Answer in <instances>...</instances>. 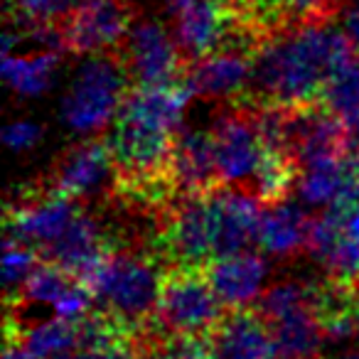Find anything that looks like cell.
<instances>
[{"label":"cell","instance_id":"cell-1","mask_svg":"<svg viewBox=\"0 0 359 359\" xmlns=\"http://www.w3.org/2000/svg\"><path fill=\"white\" fill-rule=\"evenodd\" d=\"M192 91L187 84L130 86L109 140L116 200L128 207L165 210L177 197L170 177L172 148Z\"/></svg>","mask_w":359,"mask_h":359},{"label":"cell","instance_id":"cell-2","mask_svg":"<svg viewBox=\"0 0 359 359\" xmlns=\"http://www.w3.org/2000/svg\"><path fill=\"white\" fill-rule=\"evenodd\" d=\"M354 52L352 40L330 20L288 27L256 52L244 96L269 106L315 104L330 74Z\"/></svg>","mask_w":359,"mask_h":359},{"label":"cell","instance_id":"cell-3","mask_svg":"<svg viewBox=\"0 0 359 359\" xmlns=\"http://www.w3.org/2000/svg\"><path fill=\"white\" fill-rule=\"evenodd\" d=\"M163 276L153 256L114 249L84 285L99 310L143 332L158 310Z\"/></svg>","mask_w":359,"mask_h":359},{"label":"cell","instance_id":"cell-4","mask_svg":"<svg viewBox=\"0 0 359 359\" xmlns=\"http://www.w3.org/2000/svg\"><path fill=\"white\" fill-rule=\"evenodd\" d=\"M128 89L130 76L123 52L91 55L81 62L69 84L62 104V118L74 133L101 130L111 118H116Z\"/></svg>","mask_w":359,"mask_h":359},{"label":"cell","instance_id":"cell-5","mask_svg":"<svg viewBox=\"0 0 359 359\" xmlns=\"http://www.w3.org/2000/svg\"><path fill=\"white\" fill-rule=\"evenodd\" d=\"M224 313L205 269H168L158 310L145 330L168 337H210Z\"/></svg>","mask_w":359,"mask_h":359},{"label":"cell","instance_id":"cell-6","mask_svg":"<svg viewBox=\"0 0 359 359\" xmlns=\"http://www.w3.org/2000/svg\"><path fill=\"white\" fill-rule=\"evenodd\" d=\"M215 140V158L219 182L249 192L259 165L266 155V143L256 118V109L246 96L229 99L226 109L210 128Z\"/></svg>","mask_w":359,"mask_h":359},{"label":"cell","instance_id":"cell-7","mask_svg":"<svg viewBox=\"0 0 359 359\" xmlns=\"http://www.w3.org/2000/svg\"><path fill=\"white\" fill-rule=\"evenodd\" d=\"M130 86H172L185 84L187 60L180 52L172 32L160 20H138L130 25L123 45Z\"/></svg>","mask_w":359,"mask_h":359},{"label":"cell","instance_id":"cell-8","mask_svg":"<svg viewBox=\"0 0 359 359\" xmlns=\"http://www.w3.org/2000/svg\"><path fill=\"white\" fill-rule=\"evenodd\" d=\"M170 20L172 37L187 65L226 47L239 30V18L229 0H177Z\"/></svg>","mask_w":359,"mask_h":359},{"label":"cell","instance_id":"cell-9","mask_svg":"<svg viewBox=\"0 0 359 359\" xmlns=\"http://www.w3.org/2000/svg\"><path fill=\"white\" fill-rule=\"evenodd\" d=\"M79 212L76 200L57 195L45 185L30 187V190L18 192L15 202H8L6 236H15L35 246L37 254H42L69 229Z\"/></svg>","mask_w":359,"mask_h":359},{"label":"cell","instance_id":"cell-10","mask_svg":"<svg viewBox=\"0 0 359 359\" xmlns=\"http://www.w3.org/2000/svg\"><path fill=\"white\" fill-rule=\"evenodd\" d=\"M130 25L128 0H79L60 27L67 50L91 57L118 52L128 40Z\"/></svg>","mask_w":359,"mask_h":359},{"label":"cell","instance_id":"cell-11","mask_svg":"<svg viewBox=\"0 0 359 359\" xmlns=\"http://www.w3.org/2000/svg\"><path fill=\"white\" fill-rule=\"evenodd\" d=\"M109 177H114L109 140L91 138L72 145L65 155H60L45 187L69 200H81V197L96 195Z\"/></svg>","mask_w":359,"mask_h":359},{"label":"cell","instance_id":"cell-12","mask_svg":"<svg viewBox=\"0 0 359 359\" xmlns=\"http://www.w3.org/2000/svg\"><path fill=\"white\" fill-rule=\"evenodd\" d=\"M207 342L212 359H278L271 325L259 308H226Z\"/></svg>","mask_w":359,"mask_h":359},{"label":"cell","instance_id":"cell-13","mask_svg":"<svg viewBox=\"0 0 359 359\" xmlns=\"http://www.w3.org/2000/svg\"><path fill=\"white\" fill-rule=\"evenodd\" d=\"M114 249L116 246L104 236L99 222L91 219L86 212H79V217L72 222L69 229L55 244L47 246L40 254V259L57 264L67 273L74 276L76 280L86 283Z\"/></svg>","mask_w":359,"mask_h":359},{"label":"cell","instance_id":"cell-14","mask_svg":"<svg viewBox=\"0 0 359 359\" xmlns=\"http://www.w3.org/2000/svg\"><path fill=\"white\" fill-rule=\"evenodd\" d=\"M254 55L244 50H217L215 55L187 67L185 84L200 99H236L249 89Z\"/></svg>","mask_w":359,"mask_h":359},{"label":"cell","instance_id":"cell-15","mask_svg":"<svg viewBox=\"0 0 359 359\" xmlns=\"http://www.w3.org/2000/svg\"><path fill=\"white\" fill-rule=\"evenodd\" d=\"M170 177L177 197L200 195L222 185L217 175L215 140L210 130H180L172 148V160H170Z\"/></svg>","mask_w":359,"mask_h":359},{"label":"cell","instance_id":"cell-16","mask_svg":"<svg viewBox=\"0 0 359 359\" xmlns=\"http://www.w3.org/2000/svg\"><path fill=\"white\" fill-rule=\"evenodd\" d=\"M205 276L224 308H249L264 285L266 261L259 254L241 251L207 264Z\"/></svg>","mask_w":359,"mask_h":359},{"label":"cell","instance_id":"cell-17","mask_svg":"<svg viewBox=\"0 0 359 359\" xmlns=\"http://www.w3.org/2000/svg\"><path fill=\"white\" fill-rule=\"evenodd\" d=\"M310 224H313V219L300 207L285 205V202L271 205L261 212L256 244L271 256H280V259L295 256L303 249H308Z\"/></svg>","mask_w":359,"mask_h":359},{"label":"cell","instance_id":"cell-18","mask_svg":"<svg viewBox=\"0 0 359 359\" xmlns=\"http://www.w3.org/2000/svg\"><path fill=\"white\" fill-rule=\"evenodd\" d=\"M6 339L20 342L32 359H60L79 347V330L76 320L55 318L32 327H22L6 318Z\"/></svg>","mask_w":359,"mask_h":359},{"label":"cell","instance_id":"cell-19","mask_svg":"<svg viewBox=\"0 0 359 359\" xmlns=\"http://www.w3.org/2000/svg\"><path fill=\"white\" fill-rule=\"evenodd\" d=\"M60 52H32V55H6L3 76L22 96H37L50 89Z\"/></svg>","mask_w":359,"mask_h":359},{"label":"cell","instance_id":"cell-20","mask_svg":"<svg viewBox=\"0 0 359 359\" xmlns=\"http://www.w3.org/2000/svg\"><path fill=\"white\" fill-rule=\"evenodd\" d=\"M76 280L72 273H67L65 269H60L57 264L50 261H40L37 269L30 273V278L22 283V288L15 295H8V305H30V303H40V305H52L55 308L72 288H74Z\"/></svg>","mask_w":359,"mask_h":359},{"label":"cell","instance_id":"cell-21","mask_svg":"<svg viewBox=\"0 0 359 359\" xmlns=\"http://www.w3.org/2000/svg\"><path fill=\"white\" fill-rule=\"evenodd\" d=\"M342 165L344 158L303 165L298 175L300 200L310 207H332L342 192Z\"/></svg>","mask_w":359,"mask_h":359},{"label":"cell","instance_id":"cell-22","mask_svg":"<svg viewBox=\"0 0 359 359\" xmlns=\"http://www.w3.org/2000/svg\"><path fill=\"white\" fill-rule=\"evenodd\" d=\"M320 104L342 121L359 111V50L330 74L320 94Z\"/></svg>","mask_w":359,"mask_h":359},{"label":"cell","instance_id":"cell-23","mask_svg":"<svg viewBox=\"0 0 359 359\" xmlns=\"http://www.w3.org/2000/svg\"><path fill=\"white\" fill-rule=\"evenodd\" d=\"M15 25H62L79 0H8Z\"/></svg>","mask_w":359,"mask_h":359},{"label":"cell","instance_id":"cell-24","mask_svg":"<svg viewBox=\"0 0 359 359\" xmlns=\"http://www.w3.org/2000/svg\"><path fill=\"white\" fill-rule=\"evenodd\" d=\"M3 264H6V285L8 295H15L22 288L30 273L40 264V254L35 246L25 244V241L15 239V236H6V251H3Z\"/></svg>","mask_w":359,"mask_h":359},{"label":"cell","instance_id":"cell-25","mask_svg":"<svg viewBox=\"0 0 359 359\" xmlns=\"http://www.w3.org/2000/svg\"><path fill=\"white\" fill-rule=\"evenodd\" d=\"M60 359H145L143 332L133 337L116 339L109 344H94V347H76L72 354Z\"/></svg>","mask_w":359,"mask_h":359},{"label":"cell","instance_id":"cell-26","mask_svg":"<svg viewBox=\"0 0 359 359\" xmlns=\"http://www.w3.org/2000/svg\"><path fill=\"white\" fill-rule=\"evenodd\" d=\"M278 3L288 18L290 27L305 25V22L332 20V15L342 6V0H278Z\"/></svg>","mask_w":359,"mask_h":359},{"label":"cell","instance_id":"cell-27","mask_svg":"<svg viewBox=\"0 0 359 359\" xmlns=\"http://www.w3.org/2000/svg\"><path fill=\"white\" fill-rule=\"evenodd\" d=\"M334 205L359 210V153H347L342 165V192Z\"/></svg>","mask_w":359,"mask_h":359},{"label":"cell","instance_id":"cell-28","mask_svg":"<svg viewBox=\"0 0 359 359\" xmlns=\"http://www.w3.org/2000/svg\"><path fill=\"white\" fill-rule=\"evenodd\" d=\"M42 138V126L32 123V121H13L3 130V140L8 148L13 150H27Z\"/></svg>","mask_w":359,"mask_h":359},{"label":"cell","instance_id":"cell-29","mask_svg":"<svg viewBox=\"0 0 359 359\" xmlns=\"http://www.w3.org/2000/svg\"><path fill=\"white\" fill-rule=\"evenodd\" d=\"M342 30L352 40V45L359 50V0H349L342 15Z\"/></svg>","mask_w":359,"mask_h":359},{"label":"cell","instance_id":"cell-30","mask_svg":"<svg viewBox=\"0 0 359 359\" xmlns=\"http://www.w3.org/2000/svg\"><path fill=\"white\" fill-rule=\"evenodd\" d=\"M342 123L344 130H347V150L349 153H359V111L349 116V118H344Z\"/></svg>","mask_w":359,"mask_h":359},{"label":"cell","instance_id":"cell-31","mask_svg":"<svg viewBox=\"0 0 359 359\" xmlns=\"http://www.w3.org/2000/svg\"><path fill=\"white\" fill-rule=\"evenodd\" d=\"M342 359H359V352H354V354H347V357H342Z\"/></svg>","mask_w":359,"mask_h":359}]
</instances>
